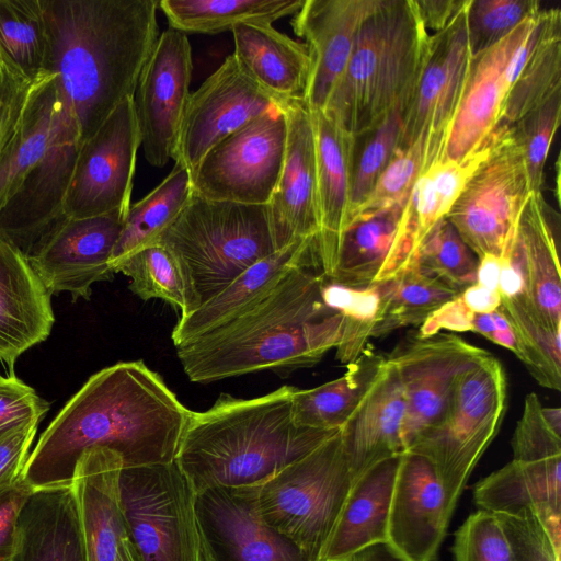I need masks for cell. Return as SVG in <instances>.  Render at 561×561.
Returning a JSON list of instances; mask_svg holds the SVG:
<instances>
[{
  "mask_svg": "<svg viewBox=\"0 0 561 561\" xmlns=\"http://www.w3.org/2000/svg\"><path fill=\"white\" fill-rule=\"evenodd\" d=\"M473 499L492 514L533 513L561 549V456L510 461L477 482Z\"/></svg>",
  "mask_w": 561,
  "mask_h": 561,
  "instance_id": "obj_27",
  "label": "cell"
},
{
  "mask_svg": "<svg viewBox=\"0 0 561 561\" xmlns=\"http://www.w3.org/2000/svg\"><path fill=\"white\" fill-rule=\"evenodd\" d=\"M405 204L352 221L342 234L333 271L327 279L367 288L390 280L405 270L402 238Z\"/></svg>",
  "mask_w": 561,
  "mask_h": 561,
  "instance_id": "obj_31",
  "label": "cell"
},
{
  "mask_svg": "<svg viewBox=\"0 0 561 561\" xmlns=\"http://www.w3.org/2000/svg\"><path fill=\"white\" fill-rule=\"evenodd\" d=\"M542 415L553 432L561 435V409L560 408H541Z\"/></svg>",
  "mask_w": 561,
  "mask_h": 561,
  "instance_id": "obj_61",
  "label": "cell"
},
{
  "mask_svg": "<svg viewBox=\"0 0 561 561\" xmlns=\"http://www.w3.org/2000/svg\"><path fill=\"white\" fill-rule=\"evenodd\" d=\"M276 104L229 55L191 93L173 160L192 174L216 144Z\"/></svg>",
  "mask_w": 561,
  "mask_h": 561,
  "instance_id": "obj_18",
  "label": "cell"
},
{
  "mask_svg": "<svg viewBox=\"0 0 561 561\" xmlns=\"http://www.w3.org/2000/svg\"><path fill=\"white\" fill-rule=\"evenodd\" d=\"M402 455L375 465L354 480L322 561H347L374 543L388 541L390 505Z\"/></svg>",
  "mask_w": 561,
  "mask_h": 561,
  "instance_id": "obj_33",
  "label": "cell"
},
{
  "mask_svg": "<svg viewBox=\"0 0 561 561\" xmlns=\"http://www.w3.org/2000/svg\"><path fill=\"white\" fill-rule=\"evenodd\" d=\"M50 403L14 374L0 375V439L31 424H39Z\"/></svg>",
  "mask_w": 561,
  "mask_h": 561,
  "instance_id": "obj_52",
  "label": "cell"
},
{
  "mask_svg": "<svg viewBox=\"0 0 561 561\" xmlns=\"http://www.w3.org/2000/svg\"><path fill=\"white\" fill-rule=\"evenodd\" d=\"M494 131L486 142L461 160L433 161L416 180L403 209L402 237L408 264L433 227L446 218L465 185L489 156Z\"/></svg>",
  "mask_w": 561,
  "mask_h": 561,
  "instance_id": "obj_34",
  "label": "cell"
},
{
  "mask_svg": "<svg viewBox=\"0 0 561 561\" xmlns=\"http://www.w3.org/2000/svg\"><path fill=\"white\" fill-rule=\"evenodd\" d=\"M442 154V144L430 136H421L412 145L398 148L365 201L353 213L348 225L354 220L403 206L416 180Z\"/></svg>",
  "mask_w": 561,
  "mask_h": 561,
  "instance_id": "obj_41",
  "label": "cell"
},
{
  "mask_svg": "<svg viewBox=\"0 0 561 561\" xmlns=\"http://www.w3.org/2000/svg\"><path fill=\"white\" fill-rule=\"evenodd\" d=\"M232 54L243 71L278 104L306 102L312 62L305 44L270 24H240Z\"/></svg>",
  "mask_w": 561,
  "mask_h": 561,
  "instance_id": "obj_30",
  "label": "cell"
},
{
  "mask_svg": "<svg viewBox=\"0 0 561 561\" xmlns=\"http://www.w3.org/2000/svg\"><path fill=\"white\" fill-rule=\"evenodd\" d=\"M192 71L187 35L169 27L159 35L133 95L140 147L153 167H164L174 158L191 96Z\"/></svg>",
  "mask_w": 561,
  "mask_h": 561,
  "instance_id": "obj_15",
  "label": "cell"
},
{
  "mask_svg": "<svg viewBox=\"0 0 561 561\" xmlns=\"http://www.w3.org/2000/svg\"><path fill=\"white\" fill-rule=\"evenodd\" d=\"M117 561H136L127 545L126 538L123 540L119 547Z\"/></svg>",
  "mask_w": 561,
  "mask_h": 561,
  "instance_id": "obj_62",
  "label": "cell"
},
{
  "mask_svg": "<svg viewBox=\"0 0 561 561\" xmlns=\"http://www.w3.org/2000/svg\"><path fill=\"white\" fill-rule=\"evenodd\" d=\"M539 11L536 0H469L467 31L471 55L492 47Z\"/></svg>",
  "mask_w": 561,
  "mask_h": 561,
  "instance_id": "obj_48",
  "label": "cell"
},
{
  "mask_svg": "<svg viewBox=\"0 0 561 561\" xmlns=\"http://www.w3.org/2000/svg\"><path fill=\"white\" fill-rule=\"evenodd\" d=\"M453 513L431 462L404 453L391 499L388 542L410 561H435Z\"/></svg>",
  "mask_w": 561,
  "mask_h": 561,
  "instance_id": "obj_21",
  "label": "cell"
},
{
  "mask_svg": "<svg viewBox=\"0 0 561 561\" xmlns=\"http://www.w3.org/2000/svg\"><path fill=\"white\" fill-rule=\"evenodd\" d=\"M454 561H512L494 514L478 510L455 533Z\"/></svg>",
  "mask_w": 561,
  "mask_h": 561,
  "instance_id": "obj_49",
  "label": "cell"
},
{
  "mask_svg": "<svg viewBox=\"0 0 561 561\" xmlns=\"http://www.w3.org/2000/svg\"><path fill=\"white\" fill-rule=\"evenodd\" d=\"M159 0H41L47 73L81 146L125 99L159 37Z\"/></svg>",
  "mask_w": 561,
  "mask_h": 561,
  "instance_id": "obj_2",
  "label": "cell"
},
{
  "mask_svg": "<svg viewBox=\"0 0 561 561\" xmlns=\"http://www.w3.org/2000/svg\"><path fill=\"white\" fill-rule=\"evenodd\" d=\"M0 55L31 82L49 76L41 0H0Z\"/></svg>",
  "mask_w": 561,
  "mask_h": 561,
  "instance_id": "obj_40",
  "label": "cell"
},
{
  "mask_svg": "<svg viewBox=\"0 0 561 561\" xmlns=\"http://www.w3.org/2000/svg\"><path fill=\"white\" fill-rule=\"evenodd\" d=\"M193 195L190 171L175 163L154 190L130 205L110 261L112 271L115 273L116 267L134 253L158 243Z\"/></svg>",
  "mask_w": 561,
  "mask_h": 561,
  "instance_id": "obj_36",
  "label": "cell"
},
{
  "mask_svg": "<svg viewBox=\"0 0 561 561\" xmlns=\"http://www.w3.org/2000/svg\"><path fill=\"white\" fill-rule=\"evenodd\" d=\"M294 389L251 399L221 394L208 410L192 411L175 462L196 493L261 485L340 431L297 426Z\"/></svg>",
  "mask_w": 561,
  "mask_h": 561,
  "instance_id": "obj_4",
  "label": "cell"
},
{
  "mask_svg": "<svg viewBox=\"0 0 561 561\" xmlns=\"http://www.w3.org/2000/svg\"><path fill=\"white\" fill-rule=\"evenodd\" d=\"M491 353L453 333L409 332L386 355L404 394V451L440 416L457 378Z\"/></svg>",
  "mask_w": 561,
  "mask_h": 561,
  "instance_id": "obj_12",
  "label": "cell"
},
{
  "mask_svg": "<svg viewBox=\"0 0 561 561\" xmlns=\"http://www.w3.org/2000/svg\"><path fill=\"white\" fill-rule=\"evenodd\" d=\"M37 427L38 424H31L0 439V488L22 474Z\"/></svg>",
  "mask_w": 561,
  "mask_h": 561,
  "instance_id": "obj_55",
  "label": "cell"
},
{
  "mask_svg": "<svg viewBox=\"0 0 561 561\" xmlns=\"http://www.w3.org/2000/svg\"><path fill=\"white\" fill-rule=\"evenodd\" d=\"M139 147V130L129 98L81 146L62 215L81 218L128 209Z\"/></svg>",
  "mask_w": 561,
  "mask_h": 561,
  "instance_id": "obj_14",
  "label": "cell"
},
{
  "mask_svg": "<svg viewBox=\"0 0 561 561\" xmlns=\"http://www.w3.org/2000/svg\"><path fill=\"white\" fill-rule=\"evenodd\" d=\"M428 38L414 0H376L323 111L354 137L373 130L394 110L403 111Z\"/></svg>",
  "mask_w": 561,
  "mask_h": 561,
  "instance_id": "obj_5",
  "label": "cell"
},
{
  "mask_svg": "<svg viewBox=\"0 0 561 561\" xmlns=\"http://www.w3.org/2000/svg\"><path fill=\"white\" fill-rule=\"evenodd\" d=\"M401 125L402 110L397 108L373 130L356 137L350 219L356 208L365 201L398 149Z\"/></svg>",
  "mask_w": 561,
  "mask_h": 561,
  "instance_id": "obj_46",
  "label": "cell"
},
{
  "mask_svg": "<svg viewBox=\"0 0 561 561\" xmlns=\"http://www.w3.org/2000/svg\"><path fill=\"white\" fill-rule=\"evenodd\" d=\"M459 297L473 313H491L501 306L497 290L488 289L477 283L465 288Z\"/></svg>",
  "mask_w": 561,
  "mask_h": 561,
  "instance_id": "obj_58",
  "label": "cell"
},
{
  "mask_svg": "<svg viewBox=\"0 0 561 561\" xmlns=\"http://www.w3.org/2000/svg\"><path fill=\"white\" fill-rule=\"evenodd\" d=\"M287 123L286 150L275 190L267 203L276 249L318 239L316 147L307 102L282 104ZM319 241V240H318Z\"/></svg>",
  "mask_w": 561,
  "mask_h": 561,
  "instance_id": "obj_19",
  "label": "cell"
},
{
  "mask_svg": "<svg viewBox=\"0 0 561 561\" xmlns=\"http://www.w3.org/2000/svg\"><path fill=\"white\" fill-rule=\"evenodd\" d=\"M322 298L330 309L345 318V334L336 348V358L347 365L363 353L371 339L373 328L381 310L380 285L353 288L325 278Z\"/></svg>",
  "mask_w": 561,
  "mask_h": 561,
  "instance_id": "obj_44",
  "label": "cell"
},
{
  "mask_svg": "<svg viewBox=\"0 0 561 561\" xmlns=\"http://www.w3.org/2000/svg\"><path fill=\"white\" fill-rule=\"evenodd\" d=\"M425 30L443 31L465 7L467 0H414Z\"/></svg>",
  "mask_w": 561,
  "mask_h": 561,
  "instance_id": "obj_57",
  "label": "cell"
},
{
  "mask_svg": "<svg viewBox=\"0 0 561 561\" xmlns=\"http://www.w3.org/2000/svg\"><path fill=\"white\" fill-rule=\"evenodd\" d=\"M195 515L203 561H311L261 518L256 486L205 489Z\"/></svg>",
  "mask_w": 561,
  "mask_h": 561,
  "instance_id": "obj_16",
  "label": "cell"
},
{
  "mask_svg": "<svg viewBox=\"0 0 561 561\" xmlns=\"http://www.w3.org/2000/svg\"><path fill=\"white\" fill-rule=\"evenodd\" d=\"M34 490L22 474L0 488V561H10L12 557L19 516Z\"/></svg>",
  "mask_w": 561,
  "mask_h": 561,
  "instance_id": "obj_54",
  "label": "cell"
},
{
  "mask_svg": "<svg viewBox=\"0 0 561 561\" xmlns=\"http://www.w3.org/2000/svg\"><path fill=\"white\" fill-rule=\"evenodd\" d=\"M159 243L180 264L187 288L188 313L248 267L277 251L267 205L211 201L196 195L162 233Z\"/></svg>",
  "mask_w": 561,
  "mask_h": 561,
  "instance_id": "obj_6",
  "label": "cell"
},
{
  "mask_svg": "<svg viewBox=\"0 0 561 561\" xmlns=\"http://www.w3.org/2000/svg\"><path fill=\"white\" fill-rule=\"evenodd\" d=\"M465 7L440 32L430 35L426 54L410 99L402 111L398 148L430 136L443 146L460 103L472 55Z\"/></svg>",
  "mask_w": 561,
  "mask_h": 561,
  "instance_id": "obj_17",
  "label": "cell"
},
{
  "mask_svg": "<svg viewBox=\"0 0 561 561\" xmlns=\"http://www.w3.org/2000/svg\"><path fill=\"white\" fill-rule=\"evenodd\" d=\"M512 561H560L559 549L533 513L494 514Z\"/></svg>",
  "mask_w": 561,
  "mask_h": 561,
  "instance_id": "obj_51",
  "label": "cell"
},
{
  "mask_svg": "<svg viewBox=\"0 0 561 561\" xmlns=\"http://www.w3.org/2000/svg\"><path fill=\"white\" fill-rule=\"evenodd\" d=\"M501 271V259L485 254L478 259L476 283L491 290H497Z\"/></svg>",
  "mask_w": 561,
  "mask_h": 561,
  "instance_id": "obj_59",
  "label": "cell"
},
{
  "mask_svg": "<svg viewBox=\"0 0 561 561\" xmlns=\"http://www.w3.org/2000/svg\"><path fill=\"white\" fill-rule=\"evenodd\" d=\"M523 152L511 126H497L489 156L465 185L446 219L477 259L501 256L531 195Z\"/></svg>",
  "mask_w": 561,
  "mask_h": 561,
  "instance_id": "obj_10",
  "label": "cell"
},
{
  "mask_svg": "<svg viewBox=\"0 0 561 561\" xmlns=\"http://www.w3.org/2000/svg\"><path fill=\"white\" fill-rule=\"evenodd\" d=\"M36 83L25 79L0 55V156L19 127Z\"/></svg>",
  "mask_w": 561,
  "mask_h": 561,
  "instance_id": "obj_53",
  "label": "cell"
},
{
  "mask_svg": "<svg viewBox=\"0 0 561 561\" xmlns=\"http://www.w3.org/2000/svg\"><path fill=\"white\" fill-rule=\"evenodd\" d=\"M309 110L316 147L319 254L328 278L350 220L356 137L342 129L323 110Z\"/></svg>",
  "mask_w": 561,
  "mask_h": 561,
  "instance_id": "obj_24",
  "label": "cell"
},
{
  "mask_svg": "<svg viewBox=\"0 0 561 561\" xmlns=\"http://www.w3.org/2000/svg\"><path fill=\"white\" fill-rule=\"evenodd\" d=\"M381 310L370 337H381L405 327H420L461 291L412 262L394 278L379 284Z\"/></svg>",
  "mask_w": 561,
  "mask_h": 561,
  "instance_id": "obj_39",
  "label": "cell"
},
{
  "mask_svg": "<svg viewBox=\"0 0 561 561\" xmlns=\"http://www.w3.org/2000/svg\"><path fill=\"white\" fill-rule=\"evenodd\" d=\"M506 403V374L490 354L457 378L438 420L405 451L431 462L454 511L471 472L501 428Z\"/></svg>",
  "mask_w": 561,
  "mask_h": 561,
  "instance_id": "obj_7",
  "label": "cell"
},
{
  "mask_svg": "<svg viewBox=\"0 0 561 561\" xmlns=\"http://www.w3.org/2000/svg\"><path fill=\"white\" fill-rule=\"evenodd\" d=\"M192 411L142 360L93 374L68 400L30 453L22 476L34 489L71 484L81 455L114 450L123 467L175 460Z\"/></svg>",
  "mask_w": 561,
  "mask_h": 561,
  "instance_id": "obj_1",
  "label": "cell"
},
{
  "mask_svg": "<svg viewBox=\"0 0 561 561\" xmlns=\"http://www.w3.org/2000/svg\"><path fill=\"white\" fill-rule=\"evenodd\" d=\"M195 496L175 460L122 467L118 501L136 561H203Z\"/></svg>",
  "mask_w": 561,
  "mask_h": 561,
  "instance_id": "obj_9",
  "label": "cell"
},
{
  "mask_svg": "<svg viewBox=\"0 0 561 561\" xmlns=\"http://www.w3.org/2000/svg\"><path fill=\"white\" fill-rule=\"evenodd\" d=\"M415 261L420 267L460 291L476 284L478 259L446 218L428 232Z\"/></svg>",
  "mask_w": 561,
  "mask_h": 561,
  "instance_id": "obj_45",
  "label": "cell"
},
{
  "mask_svg": "<svg viewBox=\"0 0 561 561\" xmlns=\"http://www.w3.org/2000/svg\"><path fill=\"white\" fill-rule=\"evenodd\" d=\"M376 0H304L291 20L312 62L310 108L324 110L345 70L359 26Z\"/></svg>",
  "mask_w": 561,
  "mask_h": 561,
  "instance_id": "obj_22",
  "label": "cell"
},
{
  "mask_svg": "<svg viewBox=\"0 0 561 561\" xmlns=\"http://www.w3.org/2000/svg\"><path fill=\"white\" fill-rule=\"evenodd\" d=\"M312 254H319L318 239L296 241L254 263L215 297L179 318L171 333L174 346L233 318L263 297L294 266Z\"/></svg>",
  "mask_w": 561,
  "mask_h": 561,
  "instance_id": "obj_32",
  "label": "cell"
},
{
  "mask_svg": "<svg viewBox=\"0 0 561 561\" xmlns=\"http://www.w3.org/2000/svg\"><path fill=\"white\" fill-rule=\"evenodd\" d=\"M541 408L535 392L525 397L522 415L512 437V460L531 462L561 456V435L548 425Z\"/></svg>",
  "mask_w": 561,
  "mask_h": 561,
  "instance_id": "obj_50",
  "label": "cell"
},
{
  "mask_svg": "<svg viewBox=\"0 0 561 561\" xmlns=\"http://www.w3.org/2000/svg\"><path fill=\"white\" fill-rule=\"evenodd\" d=\"M10 561H87L72 483L34 490L20 513Z\"/></svg>",
  "mask_w": 561,
  "mask_h": 561,
  "instance_id": "obj_29",
  "label": "cell"
},
{
  "mask_svg": "<svg viewBox=\"0 0 561 561\" xmlns=\"http://www.w3.org/2000/svg\"><path fill=\"white\" fill-rule=\"evenodd\" d=\"M551 219L542 193H531L517 222L513 252L536 318L549 332L561 333L559 239Z\"/></svg>",
  "mask_w": 561,
  "mask_h": 561,
  "instance_id": "obj_26",
  "label": "cell"
},
{
  "mask_svg": "<svg viewBox=\"0 0 561 561\" xmlns=\"http://www.w3.org/2000/svg\"><path fill=\"white\" fill-rule=\"evenodd\" d=\"M122 467L119 455L105 447L85 450L77 462L72 486L87 561H117L119 547L126 538L118 501Z\"/></svg>",
  "mask_w": 561,
  "mask_h": 561,
  "instance_id": "obj_28",
  "label": "cell"
},
{
  "mask_svg": "<svg viewBox=\"0 0 561 561\" xmlns=\"http://www.w3.org/2000/svg\"><path fill=\"white\" fill-rule=\"evenodd\" d=\"M54 323L50 293L22 250L0 234V362L10 374L24 352L47 340Z\"/></svg>",
  "mask_w": 561,
  "mask_h": 561,
  "instance_id": "obj_23",
  "label": "cell"
},
{
  "mask_svg": "<svg viewBox=\"0 0 561 561\" xmlns=\"http://www.w3.org/2000/svg\"><path fill=\"white\" fill-rule=\"evenodd\" d=\"M55 104L56 87L50 73L35 84L20 125L0 156V213L44 158Z\"/></svg>",
  "mask_w": 561,
  "mask_h": 561,
  "instance_id": "obj_37",
  "label": "cell"
},
{
  "mask_svg": "<svg viewBox=\"0 0 561 561\" xmlns=\"http://www.w3.org/2000/svg\"><path fill=\"white\" fill-rule=\"evenodd\" d=\"M304 0H159L171 28L184 34H219L240 24H270L295 14Z\"/></svg>",
  "mask_w": 561,
  "mask_h": 561,
  "instance_id": "obj_38",
  "label": "cell"
},
{
  "mask_svg": "<svg viewBox=\"0 0 561 561\" xmlns=\"http://www.w3.org/2000/svg\"><path fill=\"white\" fill-rule=\"evenodd\" d=\"M561 89V31L546 37L512 84L497 126H512Z\"/></svg>",
  "mask_w": 561,
  "mask_h": 561,
  "instance_id": "obj_43",
  "label": "cell"
},
{
  "mask_svg": "<svg viewBox=\"0 0 561 561\" xmlns=\"http://www.w3.org/2000/svg\"><path fill=\"white\" fill-rule=\"evenodd\" d=\"M128 209L62 216L32 243L24 254L51 296L69 293L73 302L88 300L94 283L113 278L110 261Z\"/></svg>",
  "mask_w": 561,
  "mask_h": 561,
  "instance_id": "obj_13",
  "label": "cell"
},
{
  "mask_svg": "<svg viewBox=\"0 0 561 561\" xmlns=\"http://www.w3.org/2000/svg\"><path fill=\"white\" fill-rule=\"evenodd\" d=\"M324 280L320 256L312 254L237 316L176 345L187 378L210 383L319 363L345 334V318L323 301Z\"/></svg>",
  "mask_w": 561,
  "mask_h": 561,
  "instance_id": "obj_3",
  "label": "cell"
},
{
  "mask_svg": "<svg viewBox=\"0 0 561 561\" xmlns=\"http://www.w3.org/2000/svg\"><path fill=\"white\" fill-rule=\"evenodd\" d=\"M405 400L398 373L387 358L351 420L341 428L354 480L375 465L404 454Z\"/></svg>",
  "mask_w": 561,
  "mask_h": 561,
  "instance_id": "obj_25",
  "label": "cell"
},
{
  "mask_svg": "<svg viewBox=\"0 0 561 561\" xmlns=\"http://www.w3.org/2000/svg\"><path fill=\"white\" fill-rule=\"evenodd\" d=\"M469 331L484 336L518 356V345L512 327L500 309L491 313H473Z\"/></svg>",
  "mask_w": 561,
  "mask_h": 561,
  "instance_id": "obj_56",
  "label": "cell"
},
{
  "mask_svg": "<svg viewBox=\"0 0 561 561\" xmlns=\"http://www.w3.org/2000/svg\"><path fill=\"white\" fill-rule=\"evenodd\" d=\"M130 279L129 289L142 300L161 299L188 313V296L184 275L174 255L161 243L147 247L122 262L115 273Z\"/></svg>",
  "mask_w": 561,
  "mask_h": 561,
  "instance_id": "obj_42",
  "label": "cell"
},
{
  "mask_svg": "<svg viewBox=\"0 0 561 561\" xmlns=\"http://www.w3.org/2000/svg\"><path fill=\"white\" fill-rule=\"evenodd\" d=\"M537 13L492 47L472 56L463 93L445 140L443 158L463 159L481 148L497 127L512 87L510 62Z\"/></svg>",
  "mask_w": 561,
  "mask_h": 561,
  "instance_id": "obj_20",
  "label": "cell"
},
{
  "mask_svg": "<svg viewBox=\"0 0 561 561\" xmlns=\"http://www.w3.org/2000/svg\"><path fill=\"white\" fill-rule=\"evenodd\" d=\"M560 117L561 89H558L511 126L524 156L533 193H542L545 164Z\"/></svg>",
  "mask_w": 561,
  "mask_h": 561,
  "instance_id": "obj_47",
  "label": "cell"
},
{
  "mask_svg": "<svg viewBox=\"0 0 561 561\" xmlns=\"http://www.w3.org/2000/svg\"><path fill=\"white\" fill-rule=\"evenodd\" d=\"M347 561H410L388 541L374 543L355 554Z\"/></svg>",
  "mask_w": 561,
  "mask_h": 561,
  "instance_id": "obj_60",
  "label": "cell"
},
{
  "mask_svg": "<svg viewBox=\"0 0 561 561\" xmlns=\"http://www.w3.org/2000/svg\"><path fill=\"white\" fill-rule=\"evenodd\" d=\"M386 355L368 346L343 376L311 389H294L293 420L297 426L314 430H341L353 416L371 386Z\"/></svg>",
  "mask_w": 561,
  "mask_h": 561,
  "instance_id": "obj_35",
  "label": "cell"
},
{
  "mask_svg": "<svg viewBox=\"0 0 561 561\" xmlns=\"http://www.w3.org/2000/svg\"><path fill=\"white\" fill-rule=\"evenodd\" d=\"M353 483L340 430L311 453L256 485L257 512L311 561H322Z\"/></svg>",
  "mask_w": 561,
  "mask_h": 561,
  "instance_id": "obj_8",
  "label": "cell"
},
{
  "mask_svg": "<svg viewBox=\"0 0 561 561\" xmlns=\"http://www.w3.org/2000/svg\"><path fill=\"white\" fill-rule=\"evenodd\" d=\"M287 123L280 104L216 144L192 172L194 195L221 202L267 205L286 150Z\"/></svg>",
  "mask_w": 561,
  "mask_h": 561,
  "instance_id": "obj_11",
  "label": "cell"
}]
</instances>
